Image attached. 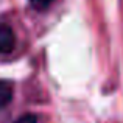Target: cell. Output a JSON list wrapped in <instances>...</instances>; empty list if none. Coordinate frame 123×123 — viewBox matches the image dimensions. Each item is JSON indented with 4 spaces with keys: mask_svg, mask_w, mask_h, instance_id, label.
<instances>
[{
    "mask_svg": "<svg viewBox=\"0 0 123 123\" xmlns=\"http://www.w3.org/2000/svg\"><path fill=\"white\" fill-rule=\"evenodd\" d=\"M16 47V34L6 24H0V55H8Z\"/></svg>",
    "mask_w": 123,
    "mask_h": 123,
    "instance_id": "cell-1",
    "label": "cell"
},
{
    "mask_svg": "<svg viewBox=\"0 0 123 123\" xmlns=\"http://www.w3.org/2000/svg\"><path fill=\"white\" fill-rule=\"evenodd\" d=\"M12 98V84L6 80H0V109H3Z\"/></svg>",
    "mask_w": 123,
    "mask_h": 123,
    "instance_id": "cell-2",
    "label": "cell"
},
{
    "mask_svg": "<svg viewBox=\"0 0 123 123\" xmlns=\"http://www.w3.org/2000/svg\"><path fill=\"white\" fill-rule=\"evenodd\" d=\"M14 123H37V117L33 114H24L17 118Z\"/></svg>",
    "mask_w": 123,
    "mask_h": 123,
    "instance_id": "cell-4",
    "label": "cell"
},
{
    "mask_svg": "<svg viewBox=\"0 0 123 123\" xmlns=\"http://www.w3.org/2000/svg\"><path fill=\"white\" fill-rule=\"evenodd\" d=\"M55 0H30V5L33 6L36 11H45L51 6Z\"/></svg>",
    "mask_w": 123,
    "mask_h": 123,
    "instance_id": "cell-3",
    "label": "cell"
}]
</instances>
